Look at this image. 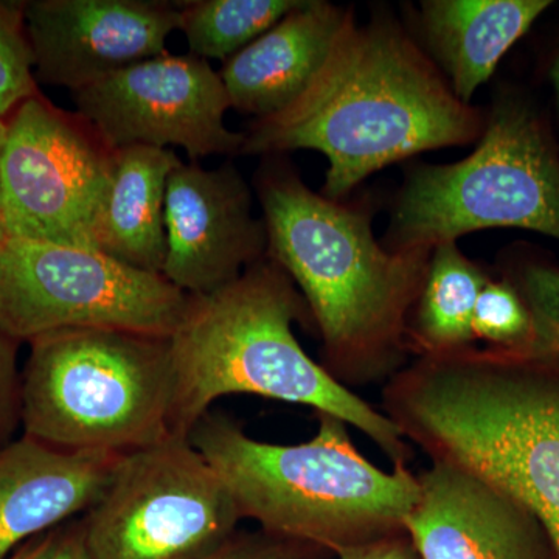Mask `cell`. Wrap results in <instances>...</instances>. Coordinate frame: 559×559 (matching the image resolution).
Masks as SVG:
<instances>
[{"label": "cell", "instance_id": "30", "mask_svg": "<svg viewBox=\"0 0 559 559\" xmlns=\"http://www.w3.org/2000/svg\"><path fill=\"white\" fill-rule=\"evenodd\" d=\"M7 132V121L0 119V145H2L3 138H5Z\"/></svg>", "mask_w": 559, "mask_h": 559}, {"label": "cell", "instance_id": "10", "mask_svg": "<svg viewBox=\"0 0 559 559\" xmlns=\"http://www.w3.org/2000/svg\"><path fill=\"white\" fill-rule=\"evenodd\" d=\"M116 150L80 114L36 95L7 119L0 219L7 238L97 250Z\"/></svg>", "mask_w": 559, "mask_h": 559}, {"label": "cell", "instance_id": "9", "mask_svg": "<svg viewBox=\"0 0 559 559\" xmlns=\"http://www.w3.org/2000/svg\"><path fill=\"white\" fill-rule=\"evenodd\" d=\"M189 301L164 275L98 250L14 238L0 246V333L16 342L69 329L171 337Z\"/></svg>", "mask_w": 559, "mask_h": 559}, {"label": "cell", "instance_id": "31", "mask_svg": "<svg viewBox=\"0 0 559 559\" xmlns=\"http://www.w3.org/2000/svg\"><path fill=\"white\" fill-rule=\"evenodd\" d=\"M5 240H7L5 229H3L2 219H0V246H2L3 242H5Z\"/></svg>", "mask_w": 559, "mask_h": 559}, {"label": "cell", "instance_id": "4", "mask_svg": "<svg viewBox=\"0 0 559 559\" xmlns=\"http://www.w3.org/2000/svg\"><path fill=\"white\" fill-rule=\"evenodd\" d=\"M311 318L296 283L267 259L229 285L190 296L171 334V436L187 437L221 396L257 395L312 407L366 433L393 466H409L415 450L381 409L312 360L293 323Z\"/></svg>", "mask_w": 559, "mask_h": 559}, {"label": "cell", "instance_id": "26", "mask_svg": "<svg viewBox=\"0 0 559 559\" xmlns=\"http://www.w3.org/2000/svg\"><path fill=\"white\" fill-rule=\"evenodd\" d=\"M257 538H235L231 536L218 550L204 559H293L283 544Z\"/></svg>", "mask_w": 559, "mask_h": 559}, {"label": "cell", "instance_id": "8", "mask_svg": "<svg viewBox=\"0 0 559 559\" xmlns=\"http://www.w3.org/2000/svg\"><path fill=\"white\" fill-rule=\"evenodd\" d=\"M240 521L204 455L170 436L120 455L81 528L92 559H204Z\"/></svg>", "mask_w": 559, "mask_h": 559}, {"label": "cell", "instance_id": "2", "mask_svg": "<svg viewBox=\"0 0 559 559\" xmlns=\"http://www.w3.org/2000/svg\"><path fill=\"white\" fill-rule=\"evenodd\" d=\"M381 411L428 455L477 474L539 521L559 559V355L471 347L418 356Z\"/></svg>", "mask_w": 559, "mask_h": 559}, {"label": "cell", "instance_id": "22", "mask_svg": "<svg viewBox=\"0 0 559 559\" xmlns=\"http://www.w3.org/2000/svg\"><path fill=\"white\" fill-rule=\"evenodd\" d=\"M473 334L488 347L524 353L532 341V320L521 294L509 278H489L473 314Z\"/></svg>", "mask_w": 559, "mask_h": 559}, {"label": "cell", "instance_id": "14", "mask_svg": "<svg viewBox=\"0 0 559 559\" xmlns=\"http://www.w3.org/2000/svg\"><path fill=\"white\" fill-rule=\"evenodd\" d=\"M417 477L404 528L419 559L554 558L539 521L477 474L433 460Z\"/></svg>", "mask_w": 559, "mask_h": 559}, {"label": "cell", "instance_id": "1", "mask_svg": "<svg viewBox=\"0 0 559 559\" xmlns=\"http://www.w3.org/2000/svg\"><path fill=\"white\" fill-rule=\"evenodd\" d=\"M485 123L396 22L358 25L348 13L308 90L253 120L240 156L319 151L330 162L323 197L340 201L390 164L476 142Z\"/></svg>", "mask_w": 559, "mask_h": 559}, {"label": "cell", "instance_id": "19", "mask_svg": "<svg viewBox=\"0 0 559 559\" xmlns=\"http://www.w3.org/2000/svg\"><path fill=\"white\" fill-rule=\"evenodd\" d=\"M489 278L455 242L433 248L425 285L411 312V356L443 355L474 345V308Z\"/></svg>", "mask_w": 559, "mask_h": 559}, {"label": "cell", "instance_id": "29", "mask_svg": "<svg viewBox=\"0 0 559 559\" xmlns=\"http://www.w3.org/2000/svg\"><path fill=\"white\" fill-rule=\"evenodd\" d=\"M554 81H555V87H557L558 97H559V57L557 60V64H555V68H554Z\"/></svg>", "mask_w": 559, "mask_h": 559}, {"label": "cell", "instance_id": "3", "mask_svg": "<svg viewBox=\"0 0 559 559\" xmlns=\"http://www.w3.org/2000/svg\"><path fill=\"white\" fill-rule=\"evenodd\" d=\"M267 259L293 278L322 337V362L353 390L382 384L409 362L407 329L430 253L389 250L370 216L271 167L257 180Z\"/></svg>", "mask_w": 559, "mask_h": 559}, {"label": "cell", "instance_id": "28", "mask_svg": "<svg viewBox=\"0 0 559 559\" xmlns=\"http://www.w3.org/2000/svg\"><path fill=\"white\" fill-rule=\"evenodd\" d=\"M36 547H38V543L28 544V546L22 547V549L17 550L16 554L11 555L9 559H32L33 555H35Z\"/></svg>", "mask_w": 559, "mask_h": 559}, {"label": "cell", "instance_id": "27", "mask_svg": "<svg viewBox=\"0 0 559 559\" xmlns=\"http://www.w3.org/2000/svg\"><path fill=\"white\" fill-rule=\"evenodd\" d=\"M17 342L0 333V423L9 417L16 396Z\"/></svg>", "mask_w": 559, "mask_h": 559}, {"label": "cell", "instance_id": "6", "mask_svg": "<svg viewBox=\"0 0 559 559\" xmlns=\"http://www.w3.org/2000/svg\"><path fill=\"white\" fill-rule=\"evenodd\" d=\"M25 436L64 451L127 454L171 436L170 337L69 329L31 341Z\"/></svg>", "mask_w": 559, "mask_h": 559}, {"label": "cell", "instance_id": "24", "mask_svg": "<svg viewBox=\"0 0 559 559\" xmlns=\"http://www.w3.org/2000/svg\"><path fill=\"white\" fill-rule=\"evenodd\" d=\"M337 559H419L406 532L385 536L373 543L352 547L337 554Z\"/></svg>", "mask_w": 559, "mask_h": 559}, {"label": "cell", "instance_id": "11", "mask_svg": "<svg viewBox=\"0 0 559 559\" xmlns=\"http://www.w3.org/2000/svg\"><path fill=\"white\" fill-rule=\"evenodd\" d=\"M72 95L76 114L112 150L176 146L198 162L240 156L245 143L224 120L231 108L219 72L190 53L151 58Z\"/></svg>", "mask_w": 559, "mask_h": 559}, {"label": "cell", "instance_id": "16", "mask_svg": "<svg viewBox=\"0 0 559 559\" xmlns=\"http://www.w3.org/2000/svg\"><path fill=\"white\" fill-rule=\"evenodd\" d=\"M347 14L325 0H304L224 61L219 76L230 108L266 119L293 105L325 64Z\"/></svg>", "mask_w": 559, "mask_h": 559}, {"label": "cell", "instance_id": "18", "mask_svg": "<svg viewBox=\"0 0 559 559\" xmlns=\"http://www.w3.org/2000/svg\"><path fill=\"white\" fill-rule=\"evenodd\" d=\"M171 150L128 146L116 150L98 221V252L135 270L162 274L167 259L165 193L180 164Z\"/></svg>", "mask_w": 559, "mask_h": 559}, {"label": "cell", "instance_id": "5", "mask_svg": "<svg viewBox=\"0 0 559 559\" xmlns=\"http://www.w3.org/2000/svg\"><path fill=\"white\" fill-rule=\"evenodd\" d=\"M316 415V436L290 447L252 439L210 412L189 439L229 489L241 520L259 522L272 538L337 555L406 532L418 477L409 466L378 468L355 447L347 423Z\"/></svg>", "mask_w": 559, "mask_h": 559}, {"label": "cell", "instance_id": "20", "mask_svg": "<svg viewBox=\"0 0 559 559\" xmlns=\"http://www.w3.org/2000/svg\"><path fill=\"white\" fill-rule=\"evenodd\" d=\"M304 0H187L178 2L179 31L190 55L227 61L259 39Z\"/></svg>", "mask_w": 559, "mask_h": 559}, {"label": "cell", "instance_id": "23", "mask_svg": "<svg viewBox=\"0 0 559 559\" xmlns=\"http://www.w3.org/2000/svg\"><path fill=\"white\" fill-rule=\"evenodd\" d=\"M507 278L521 294L532 320V341L521 355H559V267L527 263Z\"/></svg>", "mask_w": 559, "mask_h": 559}, {"label": "cell", "instance_id": "13", "mask_svg": "<svg viewBox=\"0 0 559 559\" xmlns=\"http://www.w3.org/2000/svg\"><path fill=\"white\" fill-rule=\"evenodd\" d=\"M25 24L36 81L70 92L167 53L179 31L178 2L28 0Z\"/></svg>", "mask_w": 559, "mask_h": 559}, {"label": "cell", "instance_id": "12", "mask_svg": "<svg viewBox=\"0 0 559 559\" xmlns=\"http://www.w3.org/2000/svg\"><path fill=\"white\" fill-rule=\"evenodd\" d=\"M167 259L162 275L189 296H204L266 259L264 219L235 165L198 162L171 171L165 193Z\"/></svg>", "mask_w": 559, "mask_h": 559}, {"label": "cell", "instance_id": "25", "mask_svg": "<svg viewBox=\"0 0 559 559\" xmlns=\"http://www.w3.org/2000/svg\"><path fill=\"white\" fill-rule=\"evenodd\" d=\"M32 559H92L84 544L81 522L40 540Z\"/></svg>", "mask_w": 559, "mask_h": 559}, {"label": "cell", "instance_id": "7", "mask_svg": "<svg viewBox=\"0 0 559 559\" xmlns=\"http://www.w3.org/2000/svg\"><path fill=\"white\" fill-rule=\"evenodd\" d=\"M496 227L559 240L558 153L535 109L514 97L492 108L479 145L466 159L411 171L384 248L433 250Z\"/></svg>", "mask_w": 559, "mask_h": 559}, {"label": "cell", "instance_id": "15", "mask_svg": "<svg viewBox=\"0 0 559 559\" xmlns=\"http://www.w3.org/2000/svg\"><path fill=\"white\" fill-rule=\"evenodd\" d=\"M120 455L64 451L25 436L0 450V559L100 498Z\"/></svg>", "mask_w": 559, "mask_h": 559}, {"label": "cell", "instance_id": "21", "mask_svg": "<svg viewBox=\"0 0 559 559\" xmlns=\"http://www.w3.org/2000/svg\"><path fill=\"white\" fill-rule=\"evenodd\" d=\"M39 95L25 24V2L0 0V119Z\"/></svg>", "mask_w": 559, "mask_h": 559}, {"label": "cell", "instance_id": "17", "mask_svg": "<svg viewBox=\"0 0 559 559\" xmlns=\"http://www.w3.org/2000/svg\"><path fill=\"white\" fill-rule=\"evenodd\" d=\"M549 0H426V43L447 70L463 103L487 83L503 55L530 31Z\"/></svg>", "mask_w": 559, "mask_h": 559}]
</instances>
